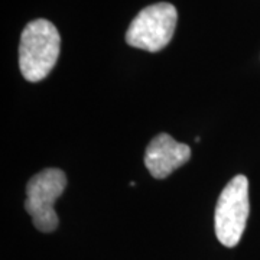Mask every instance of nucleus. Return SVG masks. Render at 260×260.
Masks as SVG:
<instances>
[{"label": "nucleus", "instance_id": "1", "mask_svg": "<svg viewBox=\"0 0 260 260\" xmlns=\"http://www.w3.org/2000/svg\"><path fill=\"white\" fill-rule=\"evenodd\" d=\"M61 38L47 19H37L25 26L19 44L20 73L29 83L44 80L55 67Z\"/></svg>", "mask_w": 260, "mask_h": 260}, {"label": "nucleus", "instance_id": "2", "mask_svg": "<svg viewBox=\"0 0 260 260\" xmlns=\"http://www.w3.org/2000/svg\"><path fill=\"white\" fill-rule=\"evenodd\" d=\"M249 213V181L244 175H236L224 186L215 207L214 224L218 242L225 247L237 246L246 229Z\"/></svg>", "mask_w": 260, "mask_h": 260}, {"label": "nucleus", "instance_id": "3", "mask_svg": "<svg viewBox=\"0 0 260 260\" xmlns=\"http://www.w3.org/2000/svg\"><path fill=\"white\" fill-rule=\"evenodd\" d=\"M178 12L171 3H156L140 10L126 32L130 47L158 52L171 42L175 32Z\"/></svg>", "mask_w": 260, "mask_h": 260}, {"label": "nucleus", "instance_id": "4", "mask_svg": "<svg viewBox=\"0 0 260 260\" xmlns=\"http://www.w3.org/2000/svg\"><path fill=\"white\" fill-rule=\"evenodd\" d=\"M67 177L61 169L49 168L29 179L26 185L25 210L32 217L39 232L52 233L58 227L55 201L64 192Z\"/></svg>", "mask_w": 260, "mask_h": 260}, {"label": "nucleus", "instance_id": "5", "mask_svg": "<svg viewBox=\"0 0 260 260\" xmlns=\"http://www.w3.org/2000/svg\"><path fill=\"white\" fill-rule=\"evenodd\" d=\"M191 158V149L179 143L168 133H160L149 143L145 153V167L156 179L169 177Z\"/></svg>", "mask_w": 260, "mask_h": 260}]
</instances>
